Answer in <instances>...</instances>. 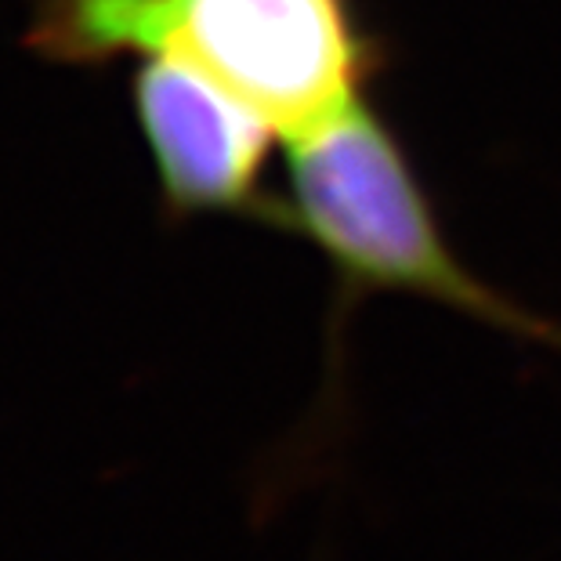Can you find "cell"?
<instances>
[{
    "label": "cell",
    "mask_w": 561,
    "mask_h": 561,
    "mask_svg": "<svg viewBox=\"0 0 561 561\" xmlns=\"http://www.w3.org/2000/svg\"><path fill=\"white\" fill-rule=\"evenodd\" d=\"M26 44L62 66L178 58L283 146L369 99L377 73L355 0H30Z\"/></svg>",
    "instance_id": "cell-1"
},
{
    "label": "cell",
    "mask_w": 561,
    "mask_h": 561,
    "mask_svg": "<svg viewBox=\"0 0 561 561\" xmlns=\"http://www.w3.org/2000/svg\"><path fill=\"white\" fill-rule=\"evenodd\" d=\"M286 232L330 261L344 312L366 294H410L561 355V322L479 276L449 243L410 152L374 99L286 141Z\"/></svg>",
    "instance_id": "cell-2"
},
{
    "label": "cell",
    "mask_w": 561,
    "mask_h": 561,
    "mask_svg": "<svg viewBox=\"0 0 561 561\" xmlns=\"http://www.w3.org/2000/svg\"><path fill=\"white\" fill-rule=\"evenodd\" d=\"M130 102L174 218L225 214L283 229L286 199L268 185L283 138L265 116L178 58H141Z\"/></svg>",
    "instance_id": "cell-3"
}]
</instances>
